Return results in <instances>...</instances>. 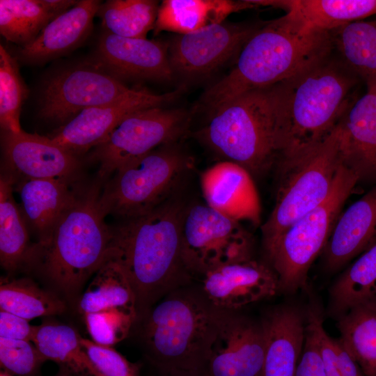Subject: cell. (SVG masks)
Masks as SVG:
<instances>
[{
    "label": "cell",
    "mask_w": 376,
    "mask_h": 376,
    "mask_svg": "<svg viewBox=\"0 0 376 376\" xmlns=\"http://www.w3.org/2000/svg\"><path fill=\"white\" fill-rule=\"evenodd\" d=\"M186 207L172 197L143 215L111 227L109 257L120 266L132 286L137 320L164 296L191 281L181 251Z\"/></svg>",
    "instance_id": "obj_1"
},
{
    "label": "cell",
    "mask_w": 376,
    "mask_h": 376,
    "mask_svg": "<svg viewBox=\"0 0 376 376\" xmlns=\"http://www.w3.org/2000/svg\"><path fill=\"white\" fill-rule=\"evenodd\" d=\"M359 81L332 53L272 86L279 158L325 139L357 100Z\"/></svg>",
    "instance_id": "obj_2"
},
{
    "label": "cell",
    "mask_w": 376,
    "mask_h": 376,
    "mask_svg": "<svg viewBox=\"0 0 376 376\" xmlns=\"http://www.w3.org/2000/svg\"><path fill=\"white\" fill-rule=\"evenodd\" d=\"M332 52L331 32L308 29L285 14L261 24L232 70L204 92L201 103L211 111L244 92L290 79Z\"/></svg>",
    "instance_id": "obj_3"
},
{
    "label": "cell",
    "mask_w": 376,
    "mask_h": 376,
    "mask_svg": "<svg viewBox=\"0 0 376 376\" xmlns=\"http://www.w3.org/2000/svg\"><path fill=\"white\" fill-rule=\"evenodd\" d=\"M225 311L211 304L200 288L186 285L164 296L134 327L162 374L205 373Z\"/></svg>",
    "instance_id": "obj_4"
},
{
    "label": "cell",
    "mask_w": 376,
    "mask_h": 376,
    "mask_svg": "<svg viewBox=\"0 0 376 376\" xmlns=\"http://www.w3.org/2000/svg\"><path fill=\"white\" fill-rule=\"evenodd\" d=\"M95 186L77 187L74 198L55 224L47 240L33 244L28 263L68 298L77 295L88 278L107 258L111 227Z\"/></svg>",
    "instance_id": "obj_5"
},
{
    "label": "cell",
    "mask_w": 376,
    "mask_h": 376,
    "mask_svg": "<svg viewBox=\"0 0 376 376\" xmlns=\"http://www.w3.org/2000/svg\"><path fill=\"white\" fill-rule=\"evenodd\" d=\"M198 133L216 153L260 175L278 162L272 86L237 95L210 111Z\"/></svg>",
    "instance_id": "obj_6"
},
{
    "label": "cell",
    "mask_w": 376,
    "mask_h": 376,
    "mask_svg": "<svg viewBox=\"0 0 376 376\" xmlns=\"http://www.w3.org/2000/svg\"><path fill=\"white\" fill-rule=\"evenodd\" d=\"M342 163L338 125L316 145L279 159L275 205L261 227L265 249L327 198Z\"/></svg>",
    "instance_id": "obj_7"
},
{
    "label": "cell",
    "mask_w": 376,
    "mask_h": 376,
    "mask_svg": "<svg viewBox=\"0 0 376 376\" xmlns=\"http://www.w3.org/2000/svg\"><path fill=\"white\" fill-rule=\"evenodd\" d=\"M177 143L161 146L116 170L100 193L107 215L122 220L137 217L172 198L193 166L191 157Z\"/></svg>",
    "instance_id": "obj_8"
},
{
    "label": "cell",
    "mask_w": 376,
    "mask_h": 376,
    "mask_svg": "<svg viewBox=\"0 0 376 376\" xmlns=\"http://www.w3.org/2000/svg\"><path fill=\"white\" fill-rule=\"evenodd\" d=\"M359 181V175L342 163L327 198L265 248L279 289L294 292L305 285L310 267L324 250L344 203Z\"/></svg>",
    "instance_id": "obj_9"
},
{
    "label": "cell",
    "mask_w": 376,
    "mask_h": 376,
    "mask_svg": "<svg viewBox=\"0 0 376 376\" xmlns=\"http://www.w3.org/2000/svg\"><path fill=\"white\" fill-rule=\"evenodd\" d=\"M191 114L180 108L152 107L123 118L95 147L89 159L99 165L98 176L107 178L127 162L154 149L177 143L187 132Z\"/></svg>",
    "instance_id": "obj_10"
},
{
    "label": "cell",
    "mask_w": 376,
    "mask_h": 376,
    "mask_svg": "<svg viewBox=\"0 0 376 376\" xmlns=\"http://www.w3.org/2000/svg\"><path fill=\"white\" fill-rule=\"evenodd\" d=\"M181 251L190 275L203 276L221 266L252 259L253 238L239 221L196 204L184 213Z\"/></svg>",
    "instance_id": "obj_11"
},
{
    "label": "cell",
    "mask_w": 376,
    "mask_h": 376,
    "mask_svg": "<svg viewBox=\"0 0 376 376\" xmlns=\"http://www.w3.org/2000/svg\"><path fill=\"white\" fill-rule=\"evenodd\" d=\"M139 90L127 87L96 63L79 65L57 72L45 83L40 115L66 123L83 110L122 100Z\"/></svg>",
    "instance_id": "obj_12"
},
{
    "label": "cell",
    "mask_w": 376,
    "mask_h": 376,
    "mask_svg": "<svg viewBox=\"0 0 376 376\" xmlns=\"http://www.w3.org/2000/svg\"><path fill=\"white\" fill-rule=\"evenodd\" d=\"M92 340L112 346L124 339L137 320L136 298L120 266L109 256L79 302Z\"/></svg>",
    "instance_id": "obj_13"
},
{
    "label": "cell",
    "mask_w": 376,
    "mask_h": 376,
    "mask_svg": "<svg viewBox=\"0 0 376 376\" xmlns=\"http://www.w3.org/2000/svg\"><path fill=\"white\" fill-rule=\"evenodd\" d=\"M261 24L224 21L190 33L175 36L168 42L169 58L174 77L189 81L215 72L238 55Z\"/></svg>",
    "instance_id": "obj_14"
},
{
    "label": "cell",
    "mask_w": 376,
    "mask_h": 376,
    "mask_svg": "<svg viewBox=\"0 0 376 376\" xmlns=\"http://www.w3.org/2000/svg\"><path fill=\"white\" fill-rule=\"evenodd\" d=\"M265 354L262 321L225 311L212 344L207 376H260Z\"/></svg>",
    "instance_id": "obj_15"
},
{
    "label": "cell",
    "mask_w": 376,
    "mask_h": 376,
    "mask_svg": "<svg viewBox=\"0 0 376 376\" xmlns=\"http://www.w3.org/2000/svg\"><path fill=\"white\" fill-rule=\"evenodd\" d=\"M1 147L7 173L21 179H61L72 182L81 169L79 156L50 137L2 131Z\"/></svg>",
    "instance_id": "obj_16"
},
{
    "label": "cell",
    "mask_w": 376,
    "mask_h": 376,
    "mask_svg": "<svg viewBox=\"0 0 376 376\" xmlns=\"http://www.w3.org/2000/svg\"><path fill=\"white\" fill-rule=\"evenodd\" d=\"M178 92L159 95L139 89L122 100L83 110L50 138L79 156L102 143L127 115L143 109L164 106L173 100Z\"/></svg>",
    "instance_id": "obj_17"
},
{
    "label": "cell",
    "mask_w": 376,
    "mask_h": 376,
    "mask_svg": "<svg viewBox=\"0 0 376 376\" xmlns=\"http://www.w3.org/2000/svg\"><path fill=\"white\" fill-rule=\"evenodd\" d=\"M169 43L118 36L103 31L95 49V63L122 79L169 81L173 78Z\"/></svg>",
    "instance_id": "obj_18"
},
{
    "label": "cell",
    "mask_w": 376,
    "mask_h": 376,
    "mask_svg": "<svg viewBox=\"0 0 376 376\" xmlns=\"http://www.w3.org/2000/svg\"><path fill=\"white\" fill-rule=\"evenodd\" d=\"M204 296L218 309L236 311L274 296L279 281L271 267L253 259L227 264L202 276Z\"/></svg>",
    "instance_id": "obj_19"
},
{
    "label": "cell",
    "mask_w": 376,
    "mask_h": 376,
    "mask_svg": "<svg viewBox=\"0 0 376 376\" xmlns=\"http://www.w3.org/2000/svg\"><path fill=\"white\" fill-rule=\"evenodd\" d=\"M366 91L338 124L343 163L359 181L376 182V76L365 81Z\"/></svg>",
    "instance_id": "obj_20"
},
{
    "label": "cell",
    "mask_w": 376,
    "mask_h": 376,
    "mask_svg": "<svg viewBox=\"0 0 376 376\" xmlns=\"http://www.w3.org/2000/svg\"><path fill=\"white\" fill-rule=\"evenodd\" d=\"M201 185L206 205L233 219L258 224L260 205L251 175L230 161H222L205 170Z\"/></svg>",
    "instance_id": "obj_21"
},
{
    "label": "cell",
    "mask_w": 376,
    "mask_h": 376,
    "mask_svg": "<svg viewBox=\"0 0 376 376\" xmlns=\"http://www.w3.org/2000/svg\"><path fill=\"white\" fill-rule=\"evenodd\" d=\"M376 243V185L340 214L324 249L327 267L340 268Z\"/></svg>",
    "instance_id": "obj_22"
},
{
    "label": "cell",
    "mask_w": 376,
    "mask_h": 376,
    "mask_svg": "<svg viewBox=\"0 0 376 376\" xmlns=\"http://www.w3.org/2000/svg\"><path fill=\"white\" fill-rule=\"evenodd\" d=\"M101 1L81 0L52 20L30 44L19 47L18 58L28 63H41L81 45L90 35Z\"/></svg>",
    "instance_id": "obj_23"
},
{
    "label": "cell",
    "mask_w": 376,
    "mask_h": 376,
    "mask_svg": "<svg viewBox=\"0 0 376 376\" xmlns=\"http://www.w3.org/2000/svg\"><path fill=\"white\" fill-rule=\"evenodd\" d=\"M265 354L261 376H295L305 340L301 313L292 306H281L263 319Z\"/></svg>",
    "instance_id": "obj_24"
},
{
    "label": "cell",
    "mask_w": 376,
    "mask_h": 376,
    "mask_svg": "<svg viewBox=\"0 0 376 376\" xmlns=\"http://www.w3.org/2000/svg\"><path fill=\"white\" fill-rule=\"evenodd\" d=\"M15 182L25 221L38 237L36 244H41L72 201L75 188L70 187V181L61 179H21Z\"/></svg>",
    "instance_id": "obj_25"
},
{
    "label": "cell",
    "mask_w": 376,
    "mask_h": 376,
    "mask_svg": "<svg viewBox=\"0 0 376 376\" xmlns=\"http://www.w3.org/2000/svg\"><path fill=\"white\" fill-rule=\"evenodd\" d=\"M258 6L283 8L304 27L331 32L376 14V0H251Z\"/></svg>",
    "instance_id": "obj_26"
},
{
    "label": "cell",
    "mask_w": 376,
    "mask_h": 376,
    "mask_svg": "<svg viewBox=\"0 0 376 376\" xmlns=\"http://www.w3.org/2000/svg\"><path fill=\"white\" fill-rule=\"evenodd\" d=\"M256 6L250 0H165L159 7L154 30L190 33L223 22L233 13Z\"/></svg>",
    "instance_id": "obj_27"
},
{
    "label": "cell",
    "mask_w": 376,
    "mask_h": 376,
    "mask_svg": "<svg viewBox=\"0 0 376 376\" xmlns=\"http://www.w3.org/2000/svg\"><path fill=\"white\" fill-rule=\"evenodd\" d=\"M15 182L7 173L1 175L0 263L7 271L28 263L33 246L29 243L28 225L13 197Z\"/></svg>",
    "instance_id": "obj_28"
},
{
    "label": "cell",
    "mask_w": 376,
    "mask_h": 376,
    "mask_svg": "<svg viewBox=\"0 0 376 376\" xmlns=\"http://www.w3.org/2000/svg\"><path fill=\"white\" fill-rule=\"evenodd\" d=\"M333 52L361 81L376 76V19L361 20L331 31Z\"/></svg>",
    "instance_id": "obj_29"
},
{
    "label": "cell",
    "mask_w": 376,
    "mask_h": 376,
    "mask_svg": "<svg viewBox=\"0 0 376 376\" xmlns=\"http://www.w3.org/2000/svg\"><path fill=\"white\" fill-rule=\"evenodd\" d=\"M340 340L365 376H376V300L358 304L338 318Z\"/></svg>",
    "instance_id": "obj_30"
},
{
    "label": "cell",
    "mask_w": 376,
    "mask_h": 376,
    "mask_svg": "<svg viewBox=\"0 0 376 376\" xmlns=\"http://www.w3.org/2000/svg\"><path fill=\"white\" fill-rule=\"evenodd\" d=\"M70 326L46 324L36 326L32 343L41 354L75 376H100Z\"/></svg>",
    "instance_id": "obj_31"
},
{
    "label": "cell",
    "mask_w": 376,
    "mask_h": 376,
    "mask_svg": "<svg viewBox=\"0 0 376 376\" xmlns=\"http://www.w3.org/2000/svg\"><path fill=\"white\" fill-rule=\"evenodd\" d=\"M330 299L331 313L338 318L358 304L376 300V243L334 283Z\"/></svg>",
    "instance_id": "obj_32"
},
{
    "label": "cell",
    "mask_w": 376,
    "mask_h": 376,
    "mask_svg": "<svg viewBox=\"0 0 376 376\" xmlns=\"http://www.w3.org/2000/svg\"><path fill=\"white\" fill-rule=\"evenodd\" d=\"M0 310L27 320L58 315L65 304L57 295L43 290L28 279H1Z\"/></svg>",
    "instance_id": "obj_33"
},
{
    "label": "cell",
    "mask_w": 376,
    "mask_h": 376,
    "mask_svg": "<svg viewBox=\"0 0 376 376\" xmlns=\"http://www.w3.org/2000/svg\"><path fill=\"white\" fill-rule=\"evenodd\" d=\"M159 3L152 0H109L97 15L105 31L125 38H146L155 25Z\"/></svg>",
    "instance_id": "obj_34"
},
{
    "label": "cell",
    "mask_w": 376,
    "mask_h": 376,
    "mask_svg": "<svg viewBox=\"0 0 376 376\" xmlns=\"http://www.w3.org/2000/svg\"><path fill=\"white\" fill-rule=\"evenodd\" d=\"M54 17L41 0H1L0 32L22 47L32 42Z\"/></svg>",
    "instance_id": "obj_35"
},
{
    "label": "cell",
    "mask_w": 376,
    "mask_h": 376,
    "mask_svg": "<svg viewBox=\"0 0 376 376\" xmlns=\"http://www.w3.org/2000/svg\"><path fill=\"white\" fill-rule=\"evenodd\" d=\"M28 90L19 74L18 64L0 45V125L2 131L19 133L22 105Z\"/></svg>",
    "instance_id": "obj_36"
},
{
    "label": "cell",
    "mask_w": 376,
    "mask_h": 376,
    "mask_svg": "<svg viewBox=\"0 0 376 376\" xmlns=\"http://www.w3.org/2000/svg\"><path fill=\"white\" fill-rule=\"evenodd\" d=\"M306 322L305 331L315 342L327 376H365L340 339L332 338L327 334L322 316L316 309L308 311Z\"/></svg>",
    "instance_id": "obj_37"
},
{
    "label": "cell",
    "mask_w": 376,
    "mask_h": 376,
    "mask_svg": "<svg viewBox=\"0 0 376 376\" xmlns=\"http://www.w3.org/2000/svg\"><path fill=\"white\" fill-rule=\"evenodd\" d=\"M47 360L31 341L0 337V362L10 374L31 375Z\"/></svg>",
    "instance_id": "obj_38"
},
{
    "label": "cell",
    "mask_w": 376,
    "mask_h": 376,
    "mask_svg": "<svg viewBox=\"0 0 376 376\" xmlns=\"http://www.w3.org/2000/svg\"><path fill=\"white\" fill-rule=\"evenodd\" d=\"M80 343L100 376H139V366L111 346L80 337Z\"/></svg>",
    "instance_id": "obj_39"
},
{
    "label": "cell",
    "mask_w": 376,
    "mask_h": 376,
    "mask_svg": "<svg viewBox=\"0 0 376 376\" xmlns=\"http://www.w3.org/2000/svg\"><path fill=\"white\" fill-rule=\"evenodd\" d=\"M302 350L295 376H327L315 342L306 331Z\"/></svg>",
    "instance_id": "obj_40"
},
{
    "label": "cell",
    "mask_w": 376,
    "mask_h": 376,
    "mask_svg": "<svg viewBox=\"0 0 376 376\" xmlns=\"http://www.w3.org/2000/svg\"><path fill=\"white\" fill-rule=\"evenodd\" d=\"M35 329L36 326L31 325L29 320L0 310V337L32 342Z\"/></svg>",
    "instance_id": "obj_41"
},
{
    "label": "cell",
    "mask_w": 376,
    "mask_h": 376,
    "mask_svg": "<svg viewBox=\"0 0 376 376\" xmlns=\"http://www.w3.org/2000/svg\"><path fill=\"white\" fill-rule=\"evenodd\" d=\"M47 10L54 17L67 12L78 2L73 0H41Z\"/></svg>",
    "instance_id": "obj_42"
},
{
    "label": "cell",
    "mask_w": 376,
    "mask_h": 376,
    "mask_svg": "<svg viewBox=\"0 0 376 376\" xmlns=\"http://www.w3.org/2000/svg\"><path fill=\"white\" fill-rule=\"evenodd\" d=\"M163 376H207L205 373H174L169 374H162Z\"/></svg>",
    "instance_id": "obj_43"
},
{
    "label": "cell",
    "mask_w": 376,
    "mask_h": 376,
    "mask_svg": "<svg viewBox=\"0 0 376 376\" xmlns=\"http://www.w3.org/2000/svg\"><path fill=\"white\" fill-rule=\"evenodd\" d=\"M54 376H75L73 375L72 373H70L69 371H68L67 370L63 368L62 370H61L60 372H58L56 375H55Z\"/></svg>",
    "instance_id": "obj_44"
},
{
    "label": "cell",
    "mask_w": 376,
    "mask_h": 376,
    "mask_svg": "<svg viewBox=\"0 0 376 376\" xmlns=\"http://www.w3.org/2000/svg\"><path fill=\"white\" fill-rule=\"evenodd\" d=\"M0 376H13L12 374L3 370L1 371Z\"/></svg>",
    "instance_id": "obj_45"
},
{
    "label": "cell",
    "mask_w": 376,
    "mask_h": 376,
    "mask_svg": "<svg viewBox=\"0 0 376 376\" xmlns=\"http://www.w3.org/2000/svg\"><path fill=\"white\" fill-rule=\"evenodd\" d=\"M261 374H262V373H261ZM260 376H261V375H260Z\"/></svg>",
    "instance_id": "obj_46"
}]
</instances>
